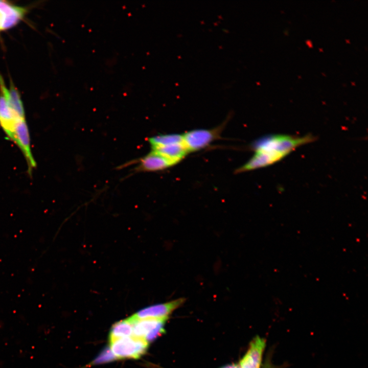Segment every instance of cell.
I'll list each match as a JSON object with an SVG mask.
<instances>
[{
  "mask_svg": "<svg viewBox=\"0 0 368 368\" xmlns=\"http://www.w3.org/2000/svg\"><path fill=\"white\" fill-rule=\"evenodd\" d=\"M222 127L212 129H196L182 135L183 143L188 152L199 150L208 146L216 139L220 133Z\"/></svg>",
  "mask_w": 368,
  "mask_h": 368,
  "instance_id": "obj_4",
  "label": "cell"
},
{
  "mask_svg": "<svg viewBox=\"0 0 368 368\" xmlns=\"http://www.w3.org/2000/svg\"><path fill=\"white\" fill-rule=\"evenodd\" d=\"M18 118L8 107L5 98L0 95V126L8 137L13 141L17 123L21 120Z\"/></svg>",
  "mask_w": 368,
  "mask_h": 368,
  "instance_id": "obj_9",
  "label": "cell"
},
{
  "mask_svg": "<svg viewBox=\"0 0 368 368\" xmlns=\"http://www.w3.org/2000/svg\"><path fill=\"white\" fill-rule=\"evenodd\" d=\"M152 151L160 154L175 165L189 153L183 143L152 148Z\"/></svg>",
  "mask_w": 368,
  "mask_h": 368,
  "instance_id": "obj_11",
  "label": "cell"
},
{
  "mask_svg": "<svg viewBox=\"0 0 368 368\" xmlns=\"http://www.w3.org/2000/svg\"><path fill=\"white\" fill-rule=\"evenodd\" d=\"M109 344L117 359H137L147 352L149 343L143 338L132 335L112 340Z\"/></svg>",
  "mask_w": 368,
  "mask_h": 368,
  "instance_id": "obj_2",
  "label": "cell"
},
{
  "mask_svg": "<svg viewBox=\"0 0 368 368\" xmlns=\"http://www.w3.org/2000/svg\"><path fill=\"white\" fill-rule=\"evenodd\" d=\"M315 136L273 134L254 142L251 148L263 166L267 167L283 159L298 147L313 142Z\"/></svg>",
  "mask_w": 368,
  "mask_h": 368,
  "instance_id": "obj_1",
  "label": "cell"
},
{
  "mask_svg": "<svg viewBox=\"0 0 368 368\" xmlns=\"http://www.w3.org/2000/svg\"><path fill=\"white\" fill-rule=\"evenodd\" d=\"M152 148L183 143L182 135L170 134L158 135L149 139Z\"/></svg>",
  "mask_w": 368,
  "mask_h": 368,
  "instance_id": "obj_13",
  "label": "cell"
},
{
  "mask_svg": "<svg viewBox=\"0 0 368 368\" xmlns=\"http://www.w3.org/2000/svg\"><path fill=\"white\" fill-rule=\"evenodd\" d=\"M185 299L179 298L165 303H160L143 308L131 315L136 319L145 318H168V316L184 303Z\"/></svg>",
  "mask_w": 368,
  "mask_h": 368,
  "instance_id": "obj_5",
  "label": "cell"
},
{
  "mask_svg": "<svg viewBox=\"0 0 368 368\" xmlns=\"http://www.w3.org/2000/svg\"><path fill=\"white\" fill-rule=\"evenodd\" d=\"M174 165L166 157L152 151L141 159L139 169L144 171L154 172L164 170Z\"/></svg>",
  "mask_w": 368,
  "mask_h": 368,
  "instance_id": "obj_10",
  "label": "cell"
},
{
  "mask_svg": "<svg viewBox=\"0 0 368 368\" xmlns=\"http://www.w3.org/2000/svg\"><path fill=\"white\" fill-rule=\"evenodd\" d=\"M133 325V336L145 339L149 343L164 332V325L168 318H145L136 319L131 316L128 318Z\"/></svg>",
  "mask_w": 368,
  "mask_h": 368,
  "instance_id": "obj_3",
  "label": "cell"
},
{
  "mask_svg": "<svg viewBox=\"0 0 368 368\" xmlns=\"http://www.w3.org/2000/svg\"><path fill=\"white\" fill-rule=\"evenodd\" d=\"M117 359L109 346L105 347L92 361L93 365L104 364Z\"/></svg>",
  "mask_w": 368,
  "mask_h": 368,
  "instance_id": "obj_14",
  "label": "cell"
},
{
  "mask_svg": "<svg viewBox=\"0 0 368 368\" xmlns=\"http://www.w3.org/2000/svg\"><path fill=\"white\" fill-rule=\"evenodd\" d=\"M132 335L133 325L127 318L116 323L112 325L109 334V341L110 342L117 339Z\"/></svg>",
  "mask_w": 368,
  "mask_h": 368,
  "instance_id": "obj_12",
  "label": "cell"
},
{
  "mask_svg": "<svg viewBox=\"0 0 368 368\" xmlns=\"http://www.w3.org/2000/svg\"><path fill=\"white\" fill-rule=\"evenodd\" d=\"M265 340L259 336L250 342L249 347L239 362V368H260Z\"/></svg>",
  "mask_w": 368,
  "mask_h": 368,
  "instance_id": "obj_7",
  "label": "cell"
},
{
  "mask_svg": "<svg viewBox=\"0 0 368 368\" xmlns=\"http://www.w3.org/2000/svg\"><path fill=\"white\" fill-rule=\"evenodd\" d=\"M221 368H239V365L233 364L225 365Z\"/></svg>",
  "mask_w": 368,
  "mask_h": 368,
  "instance_id": "obj_16",
  "label": "cell"
},
{
  "mask_svg": "<svg viewBox=\"0 0 368 368\" xmlns=\"http://www.w3.org/2000/svg\"><path fill=\"white\" fill-rule=\"evenodd\" d=\"M0 89L1 94L5 98L8 107L12 112L19 119H25L24 106L18 90L12 82H11L10 89H8L1 75Z\"/></svg>",
  "mask_w": 368,
  "mask_h": 368,
  "instance_id": "obj_8",
  "label": "cell"
},
{
  "mask_svg": "<svg viewBox=\"0 0 368 368\" xmlns=\"http://www.w3.org/2000/svg\"><path fill=\"white\" fill-rule=\"evenodd\" d=\"M13 141L23 153L30 172L36 167V163L31 153L30 135L25 120L19 121L16 124Z\"/></svg>",
  "mask_w": 368,
  "mask_h": 368,
  "instance_id": "obj_6",
  "label": "cell"
},
{
  "mask_svg": "<svg viewBox=\"0 0 368 368\" xmlns=\"http://www.w3.org/2000/svg\"><path fill=\"white\" fill-rule=\"evenodd\" d=\"M5 21V17L0 11V30H3V25Z\"/></svg>",
  "mask_w": 368,
  "mask_h": 368,
  "instance_id": "obj_15",
  "label": "cell"
}]
</instances>
